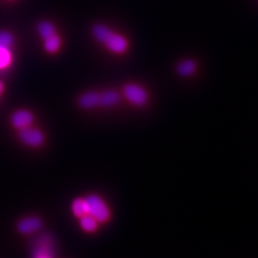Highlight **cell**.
Returning a JSON list of instances; mask_svg holds the SVG:
<instances>
[{
    "mask_svg": "<svg viewBox=\"0 0 258 258\" xmlns=\"http://www.w3.org/2000/svg\"><path fill=\"white\" fill-rule=\"evenodd\" d=\"M93 36L103 43L106 48L115 54H122L126 51L128 43L125 37L120 36V34L114 33L112 30L105 25L98 24L93 27Z\"/></svg>",
    "mask_w": 258,
    "mask_h": 258,
    "instance_id": "obj_1",
    "label": "cell"
},
{
    "mask_svg": "<svg viewBox=\"0 0 258 258\" xmlns=\"http://www.w3.org/2000/svg\"><path fill=\"white\" fill-rule=\"evenodd\" d=\"M37 31L39 36L43 38V40H45L49 37H53L55 35V26L48 22V21H42L37 25Z\"/></svg>",
    "mask_w": 258,
    "mask_h": 258,
    "instance_id": "obj_12",
    "label": "cell"
},
{
    "mask_svg": "<svg viewBox=\"0 0 258 258\" xmlns=\"http://www.w3.org/2000/svg\"><path fill=\"white\" fill-rule=\"evenodd\" d=\"M19 138L30 147H39L44 141V136L41 131L30 126L19 130Z\"/></svg>",
    "mask_w": 258,
    "mask_h": 258,
    "instance_id": "obj_4",
    "label": "cell"
},
{
    "mask_svg": "<svg viewBox=\"0 0 258 258\" xmlns=\"http://www.w3.org/2000/svg\"><path fill=\"white\" fill-rule=\"evenodd\" d=\"M3 89H4V86H3V83L0 82V95L1 93L3 92Z\"/></svg>",
    "mask_w": 258,
    "mask_h": 258,
    "instance_id": "obj_16",
    "label": "cell"
},
{
    "mask_svg": "<svg viewBox=\"0 0 258 258\" xmlns=\"http://www.w3.org/2000/svg\"><path fill=\"white\" fill-rule=\"evenodd\" d=\"M42 226V222L37 217H28L19 221V231L23 234H30L38 231Z\"/></svg>",
    "mask_w": 258,
    "mask_h": 258,
    "instance_id": "obj_7",
    "label": "cell"
},
{
    "mask_svg": "<svg viewBox=\"0 0 258 258\" xmlns=\"http://www.w3.org/2000/svg\"><path fill=\"white\" fill-rule=\"evenodd\" d=\"M13 61L12 48L0 45V70L8 68Z\"/></svg>",
    "mask_w": 258,
    "mask_h": 258,
    "instance_id": "obj_11",
    "label": "cell"
},
{
    "mask_svg": "<svg viewBox=\"0 0 258 258\" xmlns=\"http://www.w3.org/2000/svg\"><path fill=\"white\" fill-rule=\"evenodd\" d=\"M120 101V95L114 90H107L100 94L99 105L102 107H111Z\"/></svg>",
    "mask_w": 258,
    "mask_h": 258,
    "instance_id": "obj_8",
    "label": "cell"
},
{
    "mask_svg": "<svg viewBox=\"0 0 258 258\" xmlns=\"http://www.w3.org/2000/svg\"><path fill=\"white\" fill-rule=\"evenodd\" d=\"M197 65L192 59H184L177 66V73L181 77L187 78L196 72Z\"/></svg>",
    "mask_w": 258,
    "mask_h": 258,
    "instance_id": "obj_10",
    "label": "cell"
},
{
    "mask_svg": "<svg viewBox=\"0 0 258 258\" xmlns=\"http://www.w3.org/2000/svg\"><path fill=\"white\" fill-rule=\"evenodd\" d=\"M72 212L79 218L88 214L87 204L85 202V199H81V198L76 199L72 204Z\"/></svg>",
    "mask_w": 258,
    "mask_h": 258,
    "instance_id": "obj_13",
    "label": "cell"
},
{
    "mask_svg": "<svg viewBox=\"0 0 258 258\" xmlns=\"http://www.w3.org/2000/svg\"><path fill=\"white\" fill-rule=\"evenodd\" d=\"M54 247L48 235H43L37 240L34 248V258H53Z\"/></svg>",
    "mask_w": 258,
    "mask_h": 258,
    "instance_id": "obj_5",
    "label": "cell"
},
{
    "mask_svg": "<svg viewBox=\"0 0 258 258\" xmlns=\"http://www.w3.org/2000/svg\"><path fill=\"white\" fill-rule=\"evenodd\" d=\"M123 95L129 102L136 106L145 105L148 101V94L142 86L135 83H129L123 88Z\"/></svg>",
    "mask_w": 258,
    "mask_h": 258,
    "instance_id": "obj_3",
    "label": "cell"
},
{
    "mask_svg": "<svg viewBox=\"0 0 258 258\" xmlns=\"http://www.w3.org/2000/svg\"><path fill=\"white\" fill-rule=\"evenodd\" d=\"M85 202L87 204L88 214L93 216L97 221L105 222L109 219V210L99 195H89L85 198Z\"/></svg>",
    "mask_w": 258,
    "mask_h": 258,
    "instance_id": "obj_2",
    "label": "cell"
},
{
    "mask_svg": "<svg viewBox=\"0 0 258 258\" xmlns=\"http://www.w3.org/2000/svg\"><path fill=\"white\" fill-rule=\"evenodd\" d=\"M59 47H60V38L56 34L53 37H49L44 40V49L50 54L57 52Z\"/></svg>",
    "mask_w": 258,
    "mask_h": 258,
    "instance_id": "obj_15",
    "label": "cell"
},
{
    "mask_svg": "<svg viewBox=\"0 0 258 258\" xmlns=\"http://www.w3.org/2000/svg\"><path fill=\"white\" fill-rule=\"evenodd\" d=\"M81 227L83 230L88 232H92L96 231L98 228V221L89 214H86L83 217H81Z\"/></svg>",
    "mask_w": 258,
    "mask_h": 258,
    "instance_id": "obj_14",
    "label": "cell"
},
{
    "mask_svg": "<svg viewBox=\"0 0 258 258\" xmlns=\"http://www.w3.org/2000/svg\"><path fill=\"white\" fill-rule=\"evenodd\" d=\"M100 93L87 92L84 93L80 98V105L84 109H91L99 105Z\"/></svg>",
    "mask_w": 258,
    "mask_h": 258,
    "instance_id": "obj_9",
    "label": "cell"
},
{
    "mask_svg": "<svg viewBox=\"0 0 258 258\" xmlns=\"http://www.w3.org/2000/svg\"><path fill=\"white\" fill-rule=\"evenodd\" d=\"M12 124L16 128L22 129L30 126L34 121V116L30 111L21 110L16 111L12 116Z\"/></svg>",
    "mask_w": 258,
    "mask_h": 258,
    "instance_id": "obj_6",
    "label": "cell"
}]
</instances>
